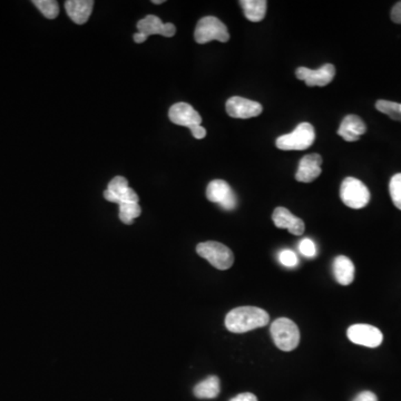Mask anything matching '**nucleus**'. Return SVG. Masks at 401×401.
Listing matches in <instances>:
<instances>
[{"mask_svg":"<svg viewBox=\"0 0 401 401\" xmlns=\"http://www.w3.org/2000/svg\"><path fill=\"white\" fill-rule=\"evenodd\" d=\"M269 321L270 317L261 308L239 307L226 314L225 327L231 332L244 333L265 327Z\"/></svg>","mask_w":401,"mask_h":401,"instance_id":"f257e3e1","label":"nucleus"},{"mask_svg":"<svg viewBox=\"0 0 401 401\" xmlns=\"http://www.w3.org/2000/svg\"><path fill=\"white\" fill-rule=\"evenodd\" d=\"M270 332L274 344L280 350L292 351L299 344V328L290 319H276L271 325Z\"/></svg>","mask_w":401,"mask_h":401,"instance_id":"f03ea898","label":"nucleus"},{"mask_svg":"<svg viewBox=\"0 0 401 401\" xmlns=\"http://www.w3.org/2000/svg\"><path fill=\"white\" fill-rule=\"evenodd\" d=\"M316 140L314 128L310 123H301L290 134L278 137L276 148L282 151H303L310 148Z\"/></svg>","mask_w":401,"mask_h":401,"instance_id":"7ed1b4c3","label":"nucleus"},{"mask_svg":"<svg viewBox=\"0 0 401 401\" xmlns=\"http://www.w3.org/2000/svg\"><path fill=\"white\" fill-rule=\"evenodd\" d=\"M197 252L219 270H228L234 263L233 252L222 243L208 241L197 244Z\"/></svg>","mask_w":401,"mask_h":401,"instance_id":"20e7f679","label":"nucleus"},{"mask_svg":"<svg viewBox=\"0 0 401 401\" xmlns=\"http://www.w3.org/2000/svg\"><path fill=\"white\" fill-rule=\"evenodd\" d=\"M194 38L197 44L210 43L212 40L226 43L230 39V34L226 26L219 18L206 16L199 20Z\"/></svg>","mask_w":401,"mask_h":401,"instance_id":"39448f33","label":"nucleus"},{"mask_svg":"<svg viewBox=\"0 0 401 401\" xmlns=\"http://www.w3.org/2000/svg\"><path fill=\"white\" fill-rule=\"evenodd\" d=\"M340 197L348 208L359 210L367 206L370 201V192L360 179L347 177L342 182Z\"/></svg>","mask_w":401,"mask_h":401,"instance_id":"423d86ee","label":"nucleus"},{"mask_svg":"<svg viewBox=\"0 0 401 401\" xmlns=\"http://www.w3.org/2000/svg\"><path fill=\"white\" fill-rule=\"evenodd\" d=\"M206 197L211 202L217 203L226 211H232L238 205V199L228 182L223 179H214L206 188Z\"/></svg>","mask_w":401,"mask_h":401,"instance_id":"0eeeda50","label":"nucleus"},{"mask_svg":"<svg viewBox=\"0 0 401 401\" xmlns=\"http://www.w3.org/2000/svg\"><path fill=\"white\" fill-rule=\"evenodd\" d=\"M348 339L353 344L368 348H377L382 344L384 336L378 328L370 325H353L347 330Z\"/></svg>","mask_w":401,"mask_h":401,"instance_id":"6e6552de","label":"nucleus"},{"mask_svg":"<svg viewBox=\"0 0 401 401\" xmlns=\"http://www.w3.org/2000/svg\"><path fill=\"white\" fill-rule=\"evenodd\" d=\"M229 116L233 118H252L262 114L263 107L261 104L254 100H247L244 97L233 96L229 98L225 105Z\"/></svg>","mask_w":401,"mask_h":401,"instance_id":"1a4fd4ad","label":"nucleus"},{"mask_svg":"<svg viewBox=\"0 0 401 401\" xmlns=\"http://www.w3.org/2000/svg\"><path fill=\"white\" fill-rule=\"evenodd\" d=\"M106 201L112 203H139V197L133 188L128 186V181L124 177H115L109 183L107 190L104 192Z\"/></svg>","mask_w":401,"mask_h":401,"instance_id":"9d476101","label":"nucleus"},{"mask_svg":"<svg viewBox=\"0 0 401 401\" xmlns=\"http://www.w3.org/2000/svg\"><path fill=\"white\" fill-rule=\"evenodd\" d=\"M296 75L298 80H305L309 87H313V86L323 87L332 82L336 75V69L332 64H326L316 71L307 69V67H299L296 69Z\"/></svg>","mask_w":401,"mask_h":401,"instance_id":"9b49d317","label":"nucleus"},{"mask_svg":"<svg viewBox=\"0 0 401 401\" xmlns=\"http://www.w3.org/2000/svg\"><path fill=\"white\" fill-rule=\"evenodd\" d=\"M168 117L172 123L179 126L191 127L201 125L202 117L188 103H177L168 111Z\"/></svg>","mask_w":401,"mask_h":401,"instance_id":"f8f14e48","label":"nucleus"},{"mask_svg":"<svg viewBox=\"0 0 401 401\" xmlns=\"http://www.w3.org/2000/svg\"><path fill=\"white\" fill-rule=\"evenodd\" d=\"M137 29L140 34L150 37L152 35H162L164 37H173L177 33V27L173 24L163 23L157 16L148 15L144 19L137 23Z\"/></svg>","mask_w":401,"mask_h":401,"instance_id":"ddd939ff","label":"nucleus"},{"mask_svg":"<svg viewBox=\"0 0 401 401\" xmlns=\"http://www.w3.org/2000/svg\"><path fill=\"white\" fill-rule=\"evenodd\" d=\"M321 164L322 157L319 154H309L302 157L296 174V181L310 183L318 179L322 172Z\"/></svg>","mask_w":401,"mask_h":401,"instance_id":"4468645a","label":"nucleus"},{"mask_svg":"<svg viewBox=\"0 0 401 401\" xmlns=\"http://www.w3.org/2000/svg\"><path fill=\"white\" fill-rule=\"evenodd\" d=\"M272 220L276 228L287 229L291 234H294V235H302L305 232V222L296 215H293L287 208H276L272 214Z\"/></svg>","mask_w":401,"mask_h":401,"instance_id":"2eb2a0df","label":"nucleus"},{"mask_svg":"<svg viewBox=\"0 0 401 401\" xmlns=\"http://www.w3.org/2000/svg\"><path fill=\"white\" fill-rule=\"evenodd\" d=\"M366 132H367V126L357 115H348L344 117L338 130L339 135L347 142H356L360 140V136Z\"/></svg>","mask_w":401,"mask_h":401,"instance_id":"dca6fc26","label":"nucleus"},{"mask_svg":"<svg viewBox=\"0 0 401 401\" xmlns=\"http://www.w3.org/2000/svg\"><path fill=\"white\" fill-rule=\"evenodd\" d=\"M93 7V0H67L65 3L66 12L77 25H84L89 19Z\"/></svg>","mask_w":401,"mask_h":401,"instance_id":"f3484780","label":"nucleus"},{"mask_svg":"<svg viewBox=\"0 0 401 401\" xmlns=\"http://www.w3.org/2000/svg\"><path fill=\"white\" fill-rule=\"evenodd\" d=\"M333 276L339 285H351L355 279V265L348 256H339L333 260Z\"/></svg>","mask_w":401,"mask_h":401,"instance_id":"a211bd4d","label":"nucleus"},{"mask_svg":"<svg viewBox=\"0 0 401 401\" xmlns=\"http://www.w3.org/2000/svg\"><path fill=\"white\" fill-rule=\"evenodd\" d=\"M194 395L199 399H214L221 393L219 377L210 376L194 387Z\"/></svg>","mask_w":401,"mask_h":401,"instance_id":"6ab92c4d","label":"nucleus"},{"mask_svg":"<svg viewBox=\"0 0 401 401\" xmlns=\"http://www.w3.org/2000/svg\"><path fill=\"white\" fill-rule=\"evenodd\" d=\"M240 5L244 10L245 17L250 21L259 23L265 19L267 7L265 0H242L240 1Z\"/></svg>","mask_w":401,"mask_h":401,"instance_id":"aec40b11","label":"nucleus"},{"mask_svg":"<svg viewBox=\"0 0 401 401\" xmlns=\"http://www.w3.org/2000/svg\"><path fill=\"white\" fill-rule=\"evenodd\" d=\"M142 213L139 203L127 202L120 204V220L124 224H133L134 219L140 217Z\"/></svg>","mask_w":401,"mask_h":401,"instance_id":"412c9836","label":"nucleus"},{"mask_svg":"<svg viewBox=\"0 0 401 401\" xmlns=\"http://www.w3.org/2000/svg\"><path fill=\"white\" fill-rule=\"evenodd\" d=\"M376 109L382 114L388 115L390 118L401 122V104L399 103L380 100L376 103Z\"/></svg>","mask_w":401,"mask_h":401,"instance_id":"4be33fe9","label":"nucleus"},{"mask_svg":"<svg viewBox=\"0 0 401 401\" xmlns=\"http://www.w3.org/2000/svg\"><path fill=\"white\" fill-rule=\"evenodd\" d=\"M33 3L48 19H55L60 14V5L55 0H34Z\"/></svg>","mask_w":401,"mask_h":401,"instance_id":"5701e85b","label":"nucleus"},{"mask_svg":"<svg viewBox=\"0 0 401 401\" xmlns=\"http://www.w3.org/2000/svg\"><path fill=\"white\" fill-rule=\"evenodd\" d=\"M389 192L395 208L401 210V173L395 174L390 179Z\"/></svg>","mask_w":401,"mask_h":401,"instance_id":"b1692460","label":"nucleus"},{"mask_svg":"<svg viewBox=\"0 0 401 401\" xmlns=\"http://www.w3.org/2000/svg\"><path fill=\"white\" fill-rule=\"evenodd\" d=\"M279 261L287 267H294L298 265V256L292 250H282L279 253Z\"/></svg>","mask_w":401,"mask_h":401,"instance_id":"393cba45","label":"nucleus"},{"mask_svg":"<svg viewBox=\"0 0 401 401\" xmlns=\"http://www.w3.org/2000/svg\"><path fill=\"white\" fill-rule=\"evenodd\" d=\"M299 250L302 256L307 258H314L317 254V247L311 239H303L300 241Z\"/></svg>","mask_w":401,"mask_h":401,"instance_id":"a878e982","label":"nucleus"},{"mask_svg":"<svg viewBox=\"0 0 401 401\" xmlns=\"http://www.w3.org/2000/svg\"><path fill=\"white\" fill-rule=\"evenodd\" d=\"M353 401H378L377 395L371 391H362L356 395V398Z\"/></svg>","mask_w":401,"mask_h":401,"instance_id":"bb28decb","label":"nucleus"},{"mask_svg":"<svg viewBox=\"0 0 401 401\" xmlns=\"http://www.w3.org/2000/svg\"><path fill=\"white\" fill-rule=\"evenodd\" d=\"M190 131H191L192 135H193L197 140H202V139L206 136V130L201 125L191 126Z\"/></svg>","mask_w":401,"mask_h":401,"instance_id":"cd10ccee","label":"nucleus"},{"mask_svg":"<svg viewBox=\"0 0 401 401\" xmlns=\"http://www.w3.org/2000/svg\"><path fill=\"white\" fill-rule=\"evenodd\" d=\"M391 19H393V23L401 24V1L395 3L393 6V10H391Z\"/></svg>","mask_w":401,"mask_h":401,"instance_id":"c85d7f7f","label":"nucleus"},{"mask_svg":"<svg viewBox=\"0 0 401 401\" xmlns=\"http://www.w3.org/2000/svg\"><path fill=\"white\" fill-rule=\"evenodd\" d=\"M230 401H258L256 395L251 393H243L235 395L234 398L231 399Z\"/></svg>","mask_w":401,"mask_h":401,"instance_id":"c756f323","label":"nucleus"},{"mask_svg":"<svg viewBox=\"0 0 401 401\" xmlns=\"http://www.w3.org/2000/svg\"><path fill=\"white\" fill-rule=\"evenodd\" d=\"M134 42H135V43L136 44H142L144 43V42H146V39H148V37H146V36H144V35L143 34H140V33H136V34H134Z\"/></svg>","mask_w":401,"mask_h":401,"instance_id":"7c9ffc66","label":"nucleus"},{"mask_svg":"<svg viewBox=\"0 0 401 401\" xmlns=\"http://www.w3.org/2000/svg\"><path fill=\"white\" fill-rule=\"evenodd\" d=\"M152 3H155V5H161V3H164L163 0H152Z\"/></svg>","mask_w":401,"mask_h":401,"instance_id":"2f4dec72","label":"nucleus"}]
</instances>
